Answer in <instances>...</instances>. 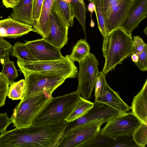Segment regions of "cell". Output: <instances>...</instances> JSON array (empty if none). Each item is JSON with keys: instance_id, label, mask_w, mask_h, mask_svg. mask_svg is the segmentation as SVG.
Masks as SVG:
<instances>
[{"instance_id": "40", "label": "cell", "mask_w": 147, "mask_h": 147, "mask_svg": "<svg viewBox=\"0 0 147 147\" xmlns=\"http://www.w3.org/2000/svg\"><path fill=\"white\" fill-rule=\"evenodd\" d=\"M88 10L91 13V18H92V15L95 11V6L93 2H90L88 7Z\"/></svg>"}, {"instance_id": "20", "label": "cell", "mask_w": 147, "mask_h": 147, "mask_svg": "<svg viewBox=\"0 0 147 147\" xmlns=\"http://www.w3.org/2000/svg\"><path fill=\"white\" fill-rule=\"evenodd\" d=\"M52 8L68 26H73L74 16L69 0H54Z\"/></svg>"}, {"instance_id": "8", "label": "cell", "mask_w": 147, "mask_h": 147, "mask_svg": "<svg viewBox=\"0 0 147 147\" xmlns=\"http://www.w3.org/2000/svg\"><path fill=\"white\" fill-rule=\"evenodd\" d=\"M103 120L96 121L79 126L69 131L60 140L57 147H82L100 130Z\"/></svg>"}, {"instance_id": "36", "label": "cell", "mask_w": 147, "mask_h": 147, "mask_svg": "<svg viewBox=\"0 0 147 147\" xmlns=\"http://www.w3.org/2000/svg\"><path fill=\"white\" fill-rule=\"evenodd\" d=\"M146 44L139 36H134L133 40V54L138 55L141 53Z\"/></svg>"}, {"instance_id": "3", "label": "cell", "mask_w": 147, "mask_h": 147, "mask_svg": "<svg viewBox=\"0 0 147 147\" xmlns=\"http://www.w3.org/2000/svg\"><path fill=\"white\" fill-rule=\"evenodd\" d=\"M81 96L75 91L51 98L37 115L32 125H40L65 120Z\"/></svg>"}, {"instance_id": "35", "label": "cell", "mask_w": 147, "mask_h": 147, "mask_svg": "<svg viewBox=\"0 0 147 147\" xmlns=\"http://www.w3.org/2000/svg\"><path fill=\"white\" fill-rule=\"evenodd\" d=\"M116 138L117 141L112 147H138L133 140L132 136Z\"/></svg>"}, {"instance_id": "29", "label": "cell", "mask_w": 147, "mask_h": 147, "mask_svg": "<svg viewBox=\"0 0 147 147\" xmlns=\"http://www.w3.org/2000/svg\"><path fill=\"white\" fill-rule=\"evenodd\" d=\"M95 6V12L97 20L98 28L104 37L106 35L104 13L101 0H93Z\"/></svg>"}, {"instance_id": "1", "label": "cell", "mask_w": 147, "mask_h": 147, "mask_svg": "<svg viewBox=\"0 0 147 147\" xmlns=\"http://www.w3.org/2000/svg\"><path fill=\"white\" fill-rule=\"evenodd\" d=\"M67 123L65 120L6 130L2 134L3 143L5 147H57Z\"/></svg>"}, {"instance_id": "30", "label": "cell", "mask_w": 147, "mask_h": 147, "mask_svg": "<svg viewBox=\"0 0 147 147\" xmlns=\"http://www.w3.org/2000/svg\"><path fill=\"white\" fill-rule=\"evenodd\" d=\"M12 47L9 42L0 37V63L1 65L6 60L9 59Z\"/></svg>"}, {"instance_id": "16", "label": "cell", "mask_w": 147, "mask_h": 147, "mask_svg": "<svg viewBox=\"0 0 147 147\" xmlns=\"http://www.w3.org/2000/svg\"><path fill=\"white\" fill-rule=\"evenodd\" d=\"M95 101L105 104L115 110L119 115L128 112L131 109L120 97L118 92L112 89L107 83L102 96Z\"/></svg>"}, {"instance_id": "9", "label": "cell", "mask_w": 147, "mask_h": 147, "mask_svg": "<svg viewBox=\"0 0 147 147\" xmlns=\"http://www.w3.org/2000/svg\"><path fill=\"white\" fill-rule=\"evenodd\" d=\"M141 123L131 111L119 115L110 120L100 130L115 138L131 136L135 130Z\"/></svg>"}, {"instance_id": "27", "label": "cell", "mask_w": 147, "mask_h": 147, "mask_svg": "<svg viewBox=\"0 0 147 147\" xmlns=\"http://www.w3.org/2000/svg\"><path fill=\"white\" fill-rule=\"evenodd\" d=\"M132 136L138 147H145L147 144V125L141 122L135 130Z\"/></svg>"}, {"instance_id": "39", "label": "cell", "mask_w": 147, "mask_h": 147, "mask_svg": "<svg viewBox=\"0 0 147 147\" xmlns=\"http://www.w3.org/2000/svg\"><path fill=\"white\" fill-rule=\"evenodd\" d=\"M4 5L7 8H12L17 3V0H2Z\"/></svg>"}, {"instance_id": "13", "label": "cell", "mask_w": 147, "mask_h": 147, "mask_svg": "<svg viewBox=\"0 0 147 147\" xmlns=\"http://www.w3.org/2000/svg\"><path fill=\"white\" fill-rule=\"evenodd\" d=\"M25 44L32 55L38 60H57L64 57L61 49L53 45L43 38L25 41Z\"/></svg>"}, {"instance_id": "44", "label": "cell", "mask_w": 147, "mask_h": 147, "mask_svg": "<svg viewBox=\"0 0 147 147\" xmlns=\"http://www.w3.org/2000/svg\"><path fill=\"white\" fill-rule=\"evenodd\" d=\"M20 0H17V2H18V1H19Z\"/></svg>"}, {"instance_id": "41", "label": "cell", "mask_w": 147, "mask_h": 147, "mask_svg": "<svg viewBox=\"0 0 147 147\" xmlns=\"http://www.w3.org/2000/svg\"><path fill=\"white\" fill-rule=\"evenodd\" d=\"M131 56L132 61L134 63L137 62L138 60V55L136 54H133Z\"/></svg>"}, {"instance_id": "34", "label": "cell", "mask_w": 147, "mask_h": 147, "mask_svg": "<svg viewBox=\"0 0 147 147\" xmlns=\"http://www.w3.org/2000/svg\"><path fill=\"white\" fill-rule=\"evenodd\" d=\"M138 61L135 63L138 68L142 71L147 70V45L146 44L142 52L137 55Z\"/></svg>"}, {"instance_id": "21", "label": "cell", "mask_w": 147, "mask_h": 147, "mask_svg": "<svg viewBox=\"0 0 147 147\" xmlns=\"http://www.w3.org/2000/svg\"><path fill=\"white\" fill-rule=\"evenodd\" d=\"M93 105V102L80 96L73 109L65 120L68 122L81 117L92 108Z\"/></svg>"}, {"instance_id": "4", "label": "cell", "mask_w": 147, "mask_h": 147, "mask_svg": "<svg viewBox=\"0 0 147 147\" xmlns=\"http://www.w3.org/2000/svg\"><path fill=\"white\" fill-rule=\"evenodd\" d=\"M22 72L25 82V91L22 100L41 92H46L52 95L55 90L67 78H74L76 76L69 73Z\"/></svg>"}, {"instance_id": "42", "label": "cell", "mask_w": 147, "mask_h": 147, "mask_svg": "<svg viewBox=\"0 0 147 147\" xmlns=\"http://www.w3.org/2000/svg\"><path fill=\"white\" fill-rule=\"evenodd\" d=\"M144 32L146 35H147V27H146L144 30Z\"/></svg>"}, {"instance_id": "10", "label": "cell", "mask_w": 147, "mask_h": 147, "mask_svg": "<svg viewBox=\"0 0 147 147\" xmlns=\"http://www.w3.org/2000/svg\"><path fill=\"white\" fill-rule=\"evenodd\" d=\"M93 103V107L84 115L67 122L63 136L71 130L84 124L101 120L107 123L119 115L115 110L105 104L96 101Z\"/></svg>"}, {"instance_id": "5", "label": "cell", "mask_w": 147, "mask_h": 147, "mask_svg": "<svg viewBox=\"0 0 147 147\" xmlns=\"http://www.w3.org/2000/svg\"><path fill=\"white\" fill-rule=\"evenodd\" d=\"M52 97L48 93L41 92L21 100L11 117L13 126L19 128L32 125L34 119Z\"/></svg>"}, {"instance_id": "14", "label": "cell", "mask_w": 147, "mask_h": 147, "mask_svg": "<svg viewBox=\"0 0 147 147\" xmlns=\"http://www.w3.org/2000/svg\"><path fill=\"white\" fill-rule=\"evenodd\" d=\"M147 0H133L125 20L119 27L131 35L132 31L147 17Z\"/></svg>"}, {"instance_id": "38", "label": "cell", "mask_w": 147, "mask_h": 147, "mask_svg": "<svg viewBox=\"0 0 147 147\" xmlns=\"http://www.w3.org/2000/svg\"><path fill=\"white\" fill-rule=\"evenodd\" d=\"M116 1L117 0H101L104 16Z\"/></svg>"}, {"instance_id": "2", "label": "cell", "mask_w": 147, "mask_h": 147, "mask_svg": "<svg viewBox=\"0 0 147 147\" xmlns=\"http://www.w3.org/2000/svg\"><path fill=\"white\" fill-rule=\"evenodd\" d=\"M103 37L102 49L105 62L102 72L106 75L133 54V40L131 35L120 27Z\"/></svg>"}, {"instance_id": "37", "label": "cell", "mask_w": 147, "mask_h": 147, "mask_svg": "<svg viewBox=\"0 0 147 147\" xmlns=\"http://www.w3.org/2000/svg\"><path fill=\"white\" fill-rule=\"evenodd\" d=\"M12 122L11 118L8 117L6 113H0V133L6 130L7 127Z\"/></svg>"}, {"instance_id": "26", "label": "cell", "mask_w": 147, "mask_h": 147, "mask_svg": "<svg viewBox=\"0 0 147 147\" xmlns=\"http://www.w3.org/2000/svg\"><path fill=\"white\" fill-rule=\"evenodd\" d=\"M25 89V79L14 82L9 87L7 96L13 100H21L23 98Z\"/></svg>"}, {"instance_id": "32", "label": "cell", "mask_w": 147, "mask_h": 147, "mask_svg": "<svg viewBox=\"0 0 147 147\" xmlns=\"http://www.w3.org/2000/svg\"><path fill=\"white\" fill-rule=\"evenodd\" d=\"M105 76V75L102 71L99 72L95 85V100L101 97L104 94L106 85L107 83Z\"/></svg>"}, {"instance_id": "33", "label": "cell", "mask_w": 147, "mask_h": 147, "mask_svg": "<svg viewBox=\"0 0 147 147\" xmlns=\"http://www.w3.org/2000/svg\"><path fill=\"white\" fill-rule=\"evenodd\" d=\"M44 0H33L32 7V26L34 28L38 22Z\"/></svg>"}, {"instance_id": "24", "label": "cell", "mask_w": 147, "mask_h": 147, "mask_svg": "<svg viewBox=\"0 0 147 147\" xmlns=\"http://www.w3.org/2000/svg\"><path fill=\"white\" fill-rule=\"evenodd\" d=\"M10 55L17 58V60L25 61L38 60L32 54L25 43L20 42H15L12 47Z\"/></svg>"}, {"instance_id": "18", "label": "cell", "mask_w": 147, "mask_h": 147, "mask_svg": "<svg viewBox=\"0 0 147 147\" xmlns=\"http://www.w3.org/2000/svg\"><path fill=\"white\" fill-rule=\"evenodd\" d=\"M33 0H20L13 7L11 17L20 22L32 26Z\"/></svg>"}, {"instance_id": "12", "label": "cell", "mask_w": 147, "mask_h": 147, "mask_svg": "<svg viewBox=\"0 0 147 147\" xmlns=\"http://www.w3.org/2000/svg\"><path fill=\"white\" fill-rule=\"evenodd\" d=\"M49 18L51 27L49 33L42 38L61 49L67 43L69 26L52 8Z\"/></svg>"}, {"instance_id": "17", "label": "cell", "mask_w": 147, "mask_h": 147, "mask_svg": "<svg viewBox=\"0 0 147 147\" xmlns=\"http://www.w3.org/2000/svg\"><path fill=\"white\" fill-rule=\"evenodd\" d=\"M131 112L141 121L147 125V80L142 88L134 97L131 104Z\"/></svg>"}, {"instance_id": "22", "label": "cell", "mask_w": 147, "mask_h": 147, "mask_svg": "<svg viewBox=\"0 0 147 147\" xmlns=\"http://www.w3.org/2000/svg\"><path fill=\"white\" fill-rule=\"evenodd\" d=\"M90 48L89 44L85 39H80L74 46L71 53L69 57L74 62L79 63L83 60L89 55Z\"/></svg>"}, {"instance_id": "43", "label": "cell", "mask_w": 147, "mask_h": 147, "mask_svg": "<svg viewBox=\"0 0 147 147\" xmlns=\"http://www.w3.org/2000/svg\"><path fill=\"white\" fill-rule=\"evenodd\" d=\"M90 1V2H92L93 0H88Z\"/></svg>"}, {"instance_id": "25", "label": "cell", "mask_w": 147, "mask_h": 147, "mask_svg": "<svg viewBox=\"0 0 147 147\" xmlns=\"http://www.w3.org/2000/svg\"><path fill=\"white\" fill-rule=\"evenodd\" d=\"M74 16L81 26L86 38V19L87 9L84 0H69Z\"/></svg>"}, {"instance_id": "28", "label": "cell", "mask_w": 147, "mask_h": 147, "mask_svg": "<svg viewBox=\"0 0 147 147\" xmlns=\"http://www.w3.org/2000/svg\"><path fill=\"white\" fill-rule=\"evenodd\" d=\"M2 65L3 69L1 72L6 76L10 85L18 77V70L13 61L9 59L6 60Z\"/></svg>"}, {"instance_id": "11", "label": "cell", "mask_w": 147, "mask_h": 147, "mask_svg": "<svg viewBox=\"0 0 147 147\" xmlns=\"http://www.w3.org/2000/svg\"><path fill=\"white\" fill-rule=\"evenodd\" d=\"M133 0H117L105 15L106 34L119 27L127 17Z\"/></svg>"}, {"instance_id": "6", "label": "cell", "mask_w": 147, "mask_h": 147, "mask_svg": "<svg viewBox=\"0 0 147 147\" xmlns=\"http://www.w3.org/2000/svg\"><path fill=\"white\" fill-rule=\"evenodd\" d=\"M17 64L21 72L69 73L76 75L78 72L77 67L68 55L61 59L52 60L25 61L17 60Z\"/></svg>"}, {"instance_id": "15", "label": "cell", "mask_w": 147, "mask_h": 147, "mask_svg": "<svg viewBox=\"0 0 147 147\" xmlns=\"http://www.w3.org/2000/svg\"><path fill=\"white\" fill-rule=\"evenodd\" d=\"M34 32L32 26L20 22L9 16L0 20V37L16 38Z\"/></svg>"}, {"instance_id": "31", "label": "cell", "mask_w": 147, "mask_h": 147, "mask_svg": "<svg viewBox=\"0 0 147 147\" xmlns=\"http://www.w3.org/2000/svg\"><path fill=\"white\" fill-rule=\"evenodd\" d=\"M9 83L6 76L0 72V107L3 106L8 92Z\"/></svg>"}, {"instance_id": "23", "label": "cell", "mask_w": 147, "mask_h": 147, "mask_svg": "<svg viewBox=\"0 0 147 147\" xmlns=\"http://www.w3.org/2000/svg\"><path fill=\"white\" fill-rule=\"evenodd\" d=\"M117 141L116 138L108 135L100 130L94 137L85 143L82 147H112Z\"/></svg>"}, {"instance_id": "7", "label": "cell", "mask_w": 147, "mask_h": 147, "mask_svg": "<svg viewBox=\"0 0 147 147\" xmlns=\"http://www.w3.org/2000/svg\"><path fill=\"white\" fill-rule=\"evenodd\" d=\"M79 63L77 90L82 97L88 100L91 97L99 73L98 62L95 55L90 53L85 59Z\"/></svg>"}, {"instance_id": "19", "label": "cell", "mask_w": 147, "mask_h": 147, "mask_svg": "<svg viewBox=\"0 0 147 147\" xmlns=\"http://www.w3.org/2000/svg\"><path fill=\"white\" fill-rule=\"evenodd\" d=\"M54 0H44L40 15L39 20L34 32L40 35L42 38L49 34L51 27L50 15Z\"/></svg>"}]
</instances>
